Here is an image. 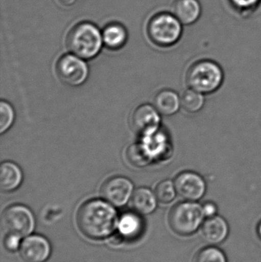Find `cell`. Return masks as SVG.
Here are the masks:
<instances>
[{
  "mask_svg": "<svg viewBox=\"0 0 261 262\" xmlns=\"http://www.w3.org/2000/svg\"><path fill=\"white\" fill-rule=\"evenodd\" d=\"M224 72L218 63L201 60L194 63L186 75L187 85L203 95L214 93L222 86Z\"/></svg>",
  "mask_w": 261,
  "mask_h": 262,
  "instance_id": "4",
  "label": "cell"
},
{
  "mask_svg": "<svg viewBox=\"0 0 261 262\" xmlns=\"http://www.w3.org/2000/svg\"><path fill=\"white\" fill-rule=\"evenodd\" d=\"M102 36L106 47L111 50H118L127 42L128 34L123 25L112 23L104 28Z\"/></svg>",
  "mask_w": 261,
  "mask_h": 262,
  "instance_id": "18",
  "label": "cell"
},
{
  "mask_svg": "<svg viewBox=\"0 0 261 262\" xmlns=\"http://www.w3.org/2000/svg\"><path fill=\"white\" fill-rule=\"evenodd\" d=\"M117 212L106 200L84 203L77 214V224L86 237L93 240L108 238L117 229Z\"/></svg>",
  "mask_w": 261,
  "mask_h": 262,
  "instance_id": "1",
  "label": "cell"
},
{
  "mask_svg": "<svg viewBox=\"0 0 261 262\" xmlns=\"http://www.w3.org/2000/svg\"><path fill=\"white\" fill-rule=\"evenodd\" d=\"M23 174L18 165L4 162L0 167V188L4 192H12L19 187Z\"/></svg>",
  "mask_w": 261,
  "mask_h": 262,
  "instance_id": "14",
  "label": "cell"
},
{
  "mask_svg": "<svg viewBox=\"0 0 261 262\" xmlns=\"http://www.w3.org/2000/svg\"><path fill=\"white\" fill-rule=\"evenodd\" d=\"M55 1L60 6L70 7L76 3L77 0H55Z\"/></svg>",
  "mask_w": 261,
  "mask_h": 262,
  "instance_id": "28",
  "label": "cell"
},
{
  "mask_svg": "<svg viewBox=\"0 0 261 262\" xmlns=\"http://www.w3.org/2000/svg\"><path fill=\"white\" fill-rule=\"evenodd\" d=\"M195 262H228V258L223 250L211 245L197 252Z\"/></svg>",
  "mask_w": 261,
  "mask_h": 262,
  "instance_id": "22",
  "label": "cell"
},
{
  "mask_svg": "<svg viewBox=\"0 0 261 262\" xmlns=\"http://www.w3.org/2000/svg\"><path fill=\"white\" fill-rule=\"evenodd\" d=\"M202 208L205 219L211 218V217L216 216L218 215L219 208L214 202H205L202 205Z\"/></svg>",
  "mask_w": 261,
  "mask_h": 262,
  "instance_id": "26",
  "label": "cell"
},
{
  "mask_svg": "<svg viewBox=\"0 0 261 262\" xmlns=\"http://www.w3.org/2000/svg\"><path fill=\"white\" fill-rule=\"evenodd\" d=\"M144 226L142 218L137 214L127 212L118 221L117 229L124 239L134 240L140 236Z\"/></svg>",
  "mask_w": 261,
  "mask_h": 262,
  "instance_id": "15",
  "label": "cell"
},
{
  "mask_svg": "<svg viewBox=\"0 0 261 262\" xmlns=\"http://www.w3.org/2000/svg\"><path fill=\"white\" fill-rule=\"evenodd\" d=\"M157 198L156 194L147 188L136 189L132 195L131 206L141 215L153 213L157 207Z\"/></svg>",
  "mask_w": 261,
  "mask_h": 262,
  "instance_id": "16",
  "label": "cell"
},
{
  "mask_svg": "<svg viewBox=\"0 0 261 262\" xmlns=\"http://www.w3.org/2000/svg\"><path fill=\"white\" fill-rule=\"evenodd\" d=\"M21 237L13 234H6L4 239V246L10 252H16L21 246Z\"/></svg>",
  "mask_w": 261,
  "mask_h": 262,
  "instance_id": "25",
  "label": "cell"
},
{
  "mask_svg": "<svg viewBox=\"0 0 261 262\" xmlns=\"http://www.w3.org/2000/svg\"><path fill=\"white\" fill-rule=\"evenodd\" d=\"M15 112L9 103L2 101L0 103V133L6 132L13 124Z\"/></svg>",
  "mask_w": 261,
  "mask_h": 262,
  "instance_id": "24",
  "label": "cell"
},
{
  "mask_svg": "<svg viewBox=\"0 0 261 262\" xmlns=\"http://www.w3.org/2000/svg\"><path fill=\"white\" fill-rule=\"evenodd\" d=\"M3 230L6 234L23 237L30 235L35 227V220L32 211L22 205H12L2 215Z\"/></svg>",
  "mask_w": 261,
  "mask_h": 262,
  "instance_id": "6",
  "label": "cell"
},
{
  "mask_svg": "<svg viewBox=\"0 0 261 262\" xmlns=\"http://www.w3.org/2000/svg\"><path fill=\"white\" fill-rule=\"evenodd\" d=\"M127 158L129 163L136 167H144L153 160L142 143H133L127 149Z\"/></svg>",
  "mask_w": 261,
  "mask_h": 262,
  "instance_id": "21",
  "label": "cell"
},
{
  "mask_svg": "<svg viewBox=\"0 0 261 262\" xmlns=\"http://www.w3.org/2000/svg\"><path fill=\"white\" fill-rule=\"evenodd\" d=\"M205 220L202 205L187 200L175 205L168 217L172 230L180 236L194 235L201 229Z\"/></svg>",
  "mask_w": 261,
  "mask_h": 262,
  "instance_id": "3",
  "label": "cell"
},
{
  "mask_svg": "<svg viewBox=\"0 0 261 262\" xmlns=\"http://www.w3.org/2000/svg\"><path fill=\"white\" fill-rule=\"evenodd\" d=\"M155 194L158 201L162 204H170L174 201L177 194L174 182L164 180L156 186Z\"/></svg>",
  "mask_w": 261,
  "mask_h": 262,
  "instance_id": "23",
  "label": "cell"
},
{
  "mask_svg": "<svg viewBox=\"0 0 261 262\" xmlns=\"http://www.w3.org/2000/svg\"><path fill=\"white\" fill-rule=\"evenodd\" d=\"M182 23L173 14L159 12L147 25V34L152 42L160 47L176 44L182 36Z\"/></svg>",
  "mask_w": 261,
  "mask_h": 262,
  "instance_id": "5",
  "label": "cell"
},
{
  "mask_svg": "<svg viewBox=\"0 0 261 262\" xmlns=\"http://www.w3.org/2000/svg\"><path fill=\"white\" fill-rule=\"evenodd\" d=\"M104 41L100 29L90 21L74 26L67 35L66 45L70 52L82 59H91L101 52Z\"/></svg>",
  "mask_w": 261,
  "mask_h": 262,
  "instance_id": "2",
  "label": "cell"
},
{
  "mask_svg": "<svg viewBox=\"0 0 261 262\" xmlns=\"http://www.w3.org/2000/svg\"><path fill=\"white\" fill-rule=\"evenodd\" d=\"M173 182L178 195L187 201L198 202L206 192V183L203 177L193 171L180 172Z\"/></svg>",
  "mask_w": 261,
  "mask_h": 262,
  "instance_id": "8",
  "label": "cell"
},
{
  "mask_svg": "<svg viewBox=\"0 0 261 262\" xmlns=\"http://www.w3.org/2000/svg\"><path fill=\"white\" fill-rule=\"evenodd\" d=\"M160 117L156 107L150 104L139 106L131 117L133 130L142 136L147 135L159 129Z\"/></svg>",
  "mask_w": 261,
  "mask_h": 262,
  "instance_id": "11",
  "label": "cell"
},
{
  "mask_svg": "<svg viewBox=\"0 0 261 262\" xmlns=\"http://www.w3.org/2000/svg\"><path fill=\"white\" fill-rule=\"evenodd\" d=\"M52 247L49 240L41 235L26 237L21 242L19 253L25 262H45L50 258Z\"/></svg>",
  "mask_w": 261,
  "mask_h": 262,
  "instance_id": "10",
  "label": "cell"
},
{
  "mask_svg": "<svg viewBox=\"0 0 261 262\" xmlns=\"http://www.w3.org/2000/svg\"><path fill=\"white\" fill-rule=\"evenodd\" d=\"M88 67L82 58L74 54L63 55L56 64V72L62 82L70 86H79L88 77Z\"/></svg>",
  "mask_w": 261,
  "mask_h": 262,
  "instance_id": "7",
  "label": "cell"
},
{
  "mask_svg": "<svg viewBox=\"0 0 261 262\" xmlns=\"http://www.w3.org/2000/svg\"><path fill=\"white\" fill-rule=\"evenodd\" d=\"M133 184L124 177H113L104 182L101 189L104 200L113 206H125L133 195Z\"/></svg>",
  "mask_w": 261,
  "mask_h": 262,
  "instance_id": "9",
  "label": "cell"
},
{
  "mask_svg": "<svg viewBox=\"0 0 261 262\" xmlns=\"http://www.w3.org/2000/svg\"><path fill=\"white\" fill-rule=\"evenodd\" d=\"M203 239L211 246L222 244L229 235L230 227L224 217L217 215L205 219L201 227Z\"/></svg>",
  "mask_w": 261,
  "mask_h": 262,
  "instance_id": "12",
  "label": "cell"
},
{
  "mask_svg": "<svg viewBox=\"0 0 261 262\" xmlns=\"http://www.w3.org/2000/svg\"><path fill=\"white\" fill-rule=\"evenodd\" d=\"M180 106V98L173 91H161L155 97L154 107L159 114L165 116L177 113Z\"/></svg>",
  "mask_w": 261,
  "mask_h": 262,
  "instance_id": "19",
  "label": "cell"
},
{
  "mask_svg": "<svg viewBox=\"0 0 261 262\" xmlns=\"http://www.w3.org/2000/svg\"><path fill=\"white\" fill-rule=\"evenodd\" d=\"M202 6L199 0H176L173 5V14L182 24L196 23L201 15Z\"/></svg>",
  "mask_w": 261,
  "mask_h": 262,
  "instance_id": "13",
  "label": "cell"
},
{
  "mask_svg": "<svg viewBox=\"0 0 261 262\" xmlns=\"http://www.w3.org/2000/svg\"><path fill=\"white\" fill-rule=\"evenodd\" d=\"M141 143L144 145L153 160L164 157L170 148L168 137L159 129L144 135Z\"/></svg>",
  "mask_w": 261,
  "mask_h": 262,
  "instance_id": "17",
  "label": "cell"
},
{
  "mask_svg": "<svg viewBox=\"0 0 261 262\" xmlns=\"http://www.w3.org/2000/svg\"><path fill=\"white\" fill-rule=\"evenodd\" d=\"M257 237L261 240V221L259 222L257 226Z\"/></svg>",
  "mask_w": 261,
  "mask_h": 262,
  "instance_id": "30",
  "label": "cell"
},
{
  "mask_svg": "<svg viewBox=\"0 0 261 262\" xmlns=\"http://www.w3.org/2000/svg\"><path fill=\"white\" fill-rule=\"evenodd\" d=\"M231 2L239 9H248L257 6L260 0H231Z\"/></svg>",
  "mask_w": 261,
  "mask_h": 262,
  "instance_id": "27",
  "label": "cell"
},
{
  "mask_svg": "<svg viewBox=\"0 0 261 262\" xmlns=\"http://www.w3.org/2000/svg\"><path fill=\"white\" fill-rule=\"evenodd\" d=\"M124 238L121 236V234H118V235H115L112 238L111 241L110 243L114 245V246H118V245L121 244V243H124Z\"/></svg>",
  "mask_w": 261,
  "mask_h": 262,
  "instance_id": "29",
  "label": "cell"
},
{
  "mask_svg": "<svg viewBox=\"0 0 261 262\" xmlns=\"http://www.w3.org/2000/svg\"><path fill=\"white\" fill-rule=\"evenodd\" d=\"M181 107L185 112L190 114L200 112L205 104L203 94L199 93L193 89H188L182 93L180 98Z\"/></svg>",
  "mask_w": 261,
  "mask_h": 262,
  "instance_id": "20",
  "label": "cell"
}]
</instances>
